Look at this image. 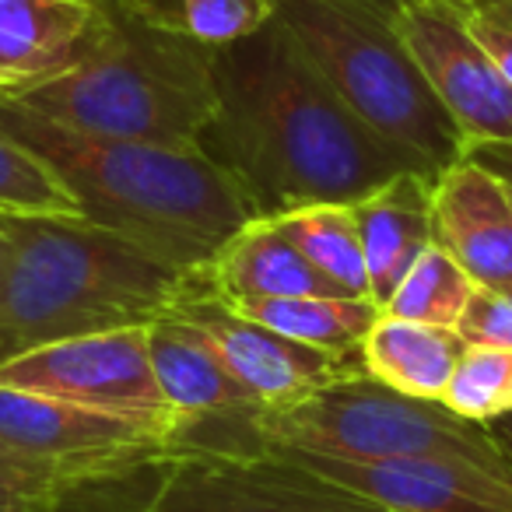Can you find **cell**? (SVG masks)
<instances>
[{
	"mask_svg": "<svg viewBox=\"0 0 512 512\" xmlns=\"http://www.w3.org/2000/svg\"><path fill=\"white\" fill-rule=\"evenodd\" d=\"M151 372L176 418L179 456L267 453L260 414L267 411L218 358L193 323L169 313L148 323Z\"/></svg>",
	"mask_w": 512,
	"mask_h": 512,
	"instance_id": "cell-7",
	"label": "cell"
},
{
	"mask_svg": "<svg viewBox=\"0 0 512 512\" xmlns=\"http://www.w3.org/2000/svg\"><path fill=\"white\" fill-rule=\"evenodd\" d=\"M474 292V281L453 264V256L442 253L439 246H428L414 260V267L404 274L393 299L383 306V313L400 316V320L428 323V327H453L463 316Z\"/></svg>",
	"mask_w": 512,
	"mask_h": 512,
	"instance_id": "cell-23",
	"label": "cell"
},
{
	"mask_svg": "<svg viewBox=\"0 0 512 512\" xmlns=\"http://www.w3.org/2000/svg\"><path fill=\"white\" fill-rule=\"evenodd\" d=\"M92 474V470H88ZM81 474H64V470H39L18 467V463H0V512H39L43 502Z\"/></svg>",
	"mask_w": 512,
	"mask_h": 512,
	"instance_id": "cell-27",
	"label": "cell"
},
{
	"mask_svg": "<svg viewBox=\"0 0 512 512\" xmlns=\"http://www.w3.org/2000/svg\"><path fill=\"white\" fill-rule=\"evenodd\" d=\"M456 334L467 344L512 348V288H474Z\"/></svg>",
	"mask_w": 512,
	"mask_h": 512,
	"instance_id": "cell-26",
	"label": "cell"
},
{
	"mask_svg": "<svg viewBox=\"0 0 512 512\" xmlns=\"http://www.w3.org/2000/svg\"><path fill=\"white\" fill-rule=\"evenodd\" d=\"M432 183L425 172H397L348 204L362 242L369 299L379 309L393 299L414 260L432 246Z\"/></svg>",
	"mask_w": 512,
	"mask_h": 512,
	"instance_id": "cell-17",
	"label": "cell"
},
{
	"mask_svg": "<svg viewBox=\"0 0 512 512\" xmlns=\"http://www.w3.org/2000/svg\"><path fill=\"white\" fill-rule=\"evenodd\" d=\"M218 109L197 148L239 186L253 218L355 204L397 172H421L334 92L278 15L211 53Z\"/></svg>",
	"mask_w": 512,
	"mask_h": 512,
	"instance_id": "cell-1",
	"label": "cell"
},
{
	"mask_svg": "<svg viewBox=\"0 0 512 512\" xmlns=\"http://www.w3.org/2000/svg\"><path fill=\"white\" fill-rule=\"evenodd\" d=\"M190 295L221 302L285 299V295H341L306 256L274 228L271 218H253L190 274ZM348 299V295H344Z\"/></svg>",
	"mask_w": 512,
	"mask_h": 512,
	"instance_id": "cell-16",
	"label": "cell"
},
{
	"mask_svg": "<svg viewBox=\"0 0 512 512\" xmlns=\"http://www.w3.org/2000/svg\"><path fill=\"white\" fill-rule=\"evenodd\" d=\"M470 4L474 0H393V25L467 148L512 144V85L477 39Z\"/></svg>",
	"mask_w": 512,
	"mask_h": 512,
	"instance_id": "cell-8",
	"label": "cell"
},
{
	"mask_svg": "<svg viewBox=\"0 0 512 512\" xmlns=\"http://www.w3.org/2000/svg\"><path fill=\"white\" fill-rule=\"evenodd\" d=\"M274 228L348 299H369L362 242L348 204H309L271 218Z\"/></svg>",
	"mask_w": 512,
	"mask_h": 512,
	"instance_id": "cell-20",
	"label": "cell"
},
{
	"mask_svg": "<svg viewBox=\"0 0 512 512\" xmlns=\"http://www.w3.org/2000/svg\"><path fill=\"white\" fill-rule=\"evenodd\" d=\"M186 323L207 337L225 369L253 393L267 411H281L299 400L313 397L316 390L365 372L355 358H337L330 351L309 348L278 330L256 323L253 316L239 313L214 295H186L176 309Z\"/></svg>",
	"mask_w": 512,
	"mask_h": 512,
	"instance_id": "cell-12",
	"label": "cell"
},
{
	"mask_svg": "<svg viewBox=\"0 0 512 512\" xmlns=\"http://www.w3.org/2000/svg\"><path fill=\"white\" fill-rule=\"evenodd\" d=\"M0 463H18V467H36V463H25L22 456L15 453V449H8L4 442H0ZM39 470H53V467H39ZM64 474H71V470H64ZM88 474V470H85Z\"/></svg>",
	"mask_w": 512,
	"mask_h": 512,
	"instance_id": "cell-31",
	"label": "cell"
},
{
	"mask_svg": "<svg viewBox=\"0 0 512 512\" xmlns=\"http://www.w3.org/2000/svg\"><path fill=\"white\" fill-rule=\"evenodd\" d=\"M470 25H474L484 50L491 53V60L498 64V71L512 85V0H474L470 4Z\"/></svg>",
	"mask_w": 512,
	"mask_h": 512,
	"instance_id": "cell-28",
	"label": "cell"
},
{
	"mask_svg": "<svg viewBox=\"0 0 512 512\" xmlns=\"http://www.w3.org/2000/svg\"><path fill=\"white\" fill-rule=\"evenodd\" d=\"M0 130L57 172L81 204L85 221L183 274L204 267L246 221H253L239 186L200 148L99 141L57 127L4 95Z\"/></svg>",
	"mask_w": 512,
	"mask_h": 512,
	"instance_id": "cell-2",
	"label": "cell"
},
{
	"mask_svg": "<svg viewBox=\"0 0 512 512\" xmlns=\"http://www.w3.org/2000/svg\"><path fill=\"white\" fill-rule=\"evenodd\" d=\"M267 453L337 456V460H390V456H463L481 467L509 470L491 442L488 425L449 411L442 400H418L383 386L369 372L316 390L281 411L260 414Z\"/></svg>",
	"mask_w": 512,
	"mask_h": 512,
	"instance_id": "cell-6",
	"label": "cell"
},
{
	"mask_svg": "<svg viewBox=\"0 0 512 512\" xmlns=\"http://www.w3.org/2000/svg\"><path fill=\"white\" fill-rule=\"evenodd\" d=\"M0 442L25 463L71 474L179 456L176 421L95 411L74 400L11 386H0Z\"/></svg>",
	"mask_w": 512,
	"mask_h": 512,
	"instance_id": "cell-9",
	"label": "cell"
},
{
	"mask_svg": "<svg viewBox=\"0 0 512 512\" xmlns=\"http://www.w3.org/2000/svg\"><path fill=\"white\" fill-rule=\"evenodd\" d=\"M299 460L327 481L376 502L386 512H512V474L463 456H390V460H337V456L271 449Z\"/></svg>",
	"mask_w": 512,
	"mask_h": 512,
	"instance_id": "cell-13",
	"label": "cell"
},
{
	"mask_svg": "<svg viewBox=\"0 0 512 512\" xmlns=\"http://www.w3.org/2000/svg\"><path fill=\"white\" fill-rule=\"evenodd\" d=\"M130 15L200 46H228L274 18V0H120Z\"/></svg>",
	"mask_w": 512,
	"mask_h": 512,
	"instance_id": "cell-21",
	"label": "cell"
},
{
	"mask_svg": "<svg viewBox=\"0 0 512 512\" xmlns=\"http://www.w3.org/2000/svg\"><path fill=\"white\" fill-rule=\"evenodd\" d=\"M211 53L106 0V18L78 64L0 95L74 134L193 151L218 109Z\"/></svg>",
	"mask_w": 512,
	"mask_h": 512,
	"instance_id": "cell-4",
	"label": "cell"
},
{
	"mask_svg": "<svg viewBox=\"0 0 512 512\" xmlns=\"http://www.w3.org/2000/svg\"><path fill=\"white\" fill-rule=\"evenodd\" d=\"M8 253H11L8 235H4V228H0V271H4V264H8Z\"/></svg>",
	"mask_w": 512,
	"mask_h": 512,
	"instance_id": "cell-32",
	"label": "cell"
},
{
	"mask_svg": "<svg viewBox=\"0 0 512 512\" xmlns=\"http://www.w3.org/2000/svg\"><path fill=\"white\" fill-rule=\"evenodd\" d=\"M442 404L477 425H491L512 411V348L467 344L453 369Z\"/></svg>",
	"mask_w": 512,
	"mask_h": 512,
	"instance_id": "cell-25",
	"label": "cell"
},
{
	"mask_svg": "<svg viewBox=\"0 0 512 512\" xmlns=\"http://www.w3.org/2000/svg\"><path fill=\"white\" fill-rule=\"evenodd\" d=\"M274 15L351 113L425 176L439 179L467 155L460 127L400 43L393 0H274Z\"/></svg>",
	"mask_w": 512,
	"mask_h": 512,
	"instance_id": "cell-5",
	"label": "cell"
},
{
	"mask_svg": "<svg viewBox=\"0 0 512 512\" xmlns=\"http://www.w3.org/2000/svg\"><path fill=\"white\" fill-rule=\"evenodd\" d=\"M151 512H386L285 453L176 456Z\"/></svg>",
	"mask_w": 512,
	"mask_h": 512,
	"instance_id": "cell-11",
	"label": "cell"
},
{
	"mask_svg": "<svg viewBox=\"0 0 512 512\" xmlns=\"http://www.w3.org/2000/svg\"><path fill=\"white\" fill-rule=\"evenodd\" d=\"M0 214L22 218H85L57 172L8 130H0Z\"/></svg>",
	"mask_w": 512,
	"mask_h": 512,
	"instance_id": "cell-24",
	"label": "cell"
},
{
	"mask_svg": "<svg viewBox=\"0 0 512 512\" xmlns=\"http://www.w3.org/2000/svg\"><path fill=\"white\" fill-rule=\"evenodd\" d=\"M432 242L474 288H512V190L463 155L432 183Z\"/></svg>",
	"mask_w": 512,
	"mask_h": 512,
	"instance_id": "cell-14",
	"label": "cell"
},
{
	"mask_svg": "<svg viewBox=\"0 0 512 512\" xmlns=\"http://www.w3.org/2000/svg\"><path fill=\"white\" fill-rule=\"evenodd\" d=\"M0 386L74 400L95 411L176 421L151 372L148 327L64 337L0 362Z\"/></svg>",
	"mask_w": 512,
	"mask_h": 512,
	"instance_id": "cell-10",
	"label": "cell"
},
{
	"mask_svg": "<svg viewBox=\"0 0 512 512\" xmlns=\"http://www.w3.org/2000/svg\"><path fill=\"white\" fill-rule=\"evenodd\" d=\"M0 362L64 337L148 327L190 295V274L85 218L0 214Z\"/></svg>",
	"mask_w": 512,
	"mask_h": 512,
	"instance_id": "cell-3",
	"label": "cell"
},
{
	"mask_svg": "<svg viewBox=\"0 0 512 512\" xmlns=\"http://www.w3.org/2000/svg\"><path fill=\"white\" fill-rule=\"evenodd\" d=\"M172 460L176 456H155L81 474L60 484L39 512H151Z\"/></svg>",
	"mask_w": 512,
	"mask_h": 512,
	"instance_id": "cell-22",
	"label": "cell"
},
{
	"mask_svg": "<svg viewBox=\"0 0 512 512\" xmlns=\"http://www.w3.org/2000/svg\"><path fill=\"white\" fill-rule=\"evenodd\" d=\"M463 348L467 341L453 327H428L383 313L362 341V369L407 397L442 400Z\"/></svg>",
	"mask_w": 512,
	"mask_h": 512,
	"instance_id": "cell-18",
	"label": "cell"
},
{
	"mask_svg": "<svg viewBox=\"0 0 512 512\" xmlns=\"http://www.w3.org/2000/svg\"><path fill=\"white\" fill-rule=\"evenodd\" d=\"M467 158H474L477 165L495 172L512 190V144H474V148H467Z\"/></svg>",
	"mask_w": 512,
	"mask_h": 512,
	"instance_id": "cell-29",
	"label": "cell"
},
{
	"mask_svg": "<svg viewBox=\"0 0 512 512\" xmlns=\"http://www.w3.org/2000/svg\"><path fill=\"white\" fill-rule=\"evenodd\" d=\"M106 0H0V92H25L81 60Z\"/></svg>",
	"mask_w": 512,
	"mask_h": 512,
	"instance_id": "cell-15",
	"label": "cell"
},
{
	"mask_svg": "<svg viewBox=\"0 0 512 512\" xmlns=\"http://www.w3.org/2000/svg\"><path fill=\"white\" fill-rule=\"evenodd\" d=\"M228 306L292 341L355 362H362V341L369 337L372 323L383 316L372 299H344V295H285V299H246Z\"/></svg>",
	"mask_w": 512,
	"mask_h": 512,
	"instance_id": "cell-19",
	"label": "cell"
},
{
	"mask_svg": "<svg viewBox=\"0 0 512 512\" xmlns=\"http://www.w3.org/2000/svg\"><path fill=\"white\" fill-rule=\"evenodd\" d=\"M488 435H491V442L498 446V453L505 456V463L512 467V411L509 414H502V418H495L488 425Z\"/></svg>",
	"mask_w": 512,
	"mask_h": 512,
	"instance_id": "cell-30",
	"label": "cell"
}]
</instances>
